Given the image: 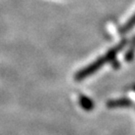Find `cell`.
<instances>
[{
    "instance_id": "obj_1",
    "label": "cell",
    "mask_w": 135,
    "mask_h": 135,
    "mask_svg": "<svg viewBox=\"0 0 135 135\" xmlns=\"http://www.w3.org/2000/svg\"><path fill=\"white\" fill-rule=\"evenodd\" d=\"M124 45H125V41L120 42L117 46L110 49V50H109L107 53L104 54L102 57L98 58L96 60H94V61L92 63H90L88 66L81 69V70L75 75V78H76L77 80H82V79H84V78H86V77H88V76L92 75L93 73H95L97 70H99L100 68L103 67V65H105L107 62L112 61V60L116 57L117 53L124 47Z\"/></svg>"
},
{
    "instance_id": "obj_2",
    "label": "cell",
    "mask_w": 135,
    "mask_h": 135,
    "mask_svg": "<svg viewBox=\"0 0 135 135\" xmlns=\"http://www.w3.org/2000/svg\"><path fill=\"white\" fill-rule=\"evenodd\" d=\"M134 26H135V14L133 15L127 22H126L125 24H124V26L121 28V31H122L123 33H125V32H127L129 29H131L132 27H134Z\"/></svg>"
},
{
    "instance_id": "obj_3",
    "label": "cell",
    "mask_w": 135,
    "mask_h": 135,
    "mask_svg": "<svg viewBox=\"0 0 135 135\" xmlns=\"http://www.w3.org/2000/svg\"><path fill=\"white\" fill-rule=\"evenodd\" d=\"M134 51H135V38L133 39V41L131 42L130 48L128 50V52L126 53V59H127V60H129L130 58H132L133 54H134Z\"/></svg>"
}]
</instances>
